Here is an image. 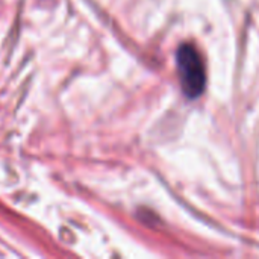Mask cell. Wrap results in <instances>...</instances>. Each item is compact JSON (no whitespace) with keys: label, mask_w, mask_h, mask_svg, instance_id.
<instances>
[{"label":"cell","mask_w":259,"mask_h":259,"mask_svg":"<svg viewBox=\"0 0 259 259\" xmlns=\"http://www.w3.org/2000/svg\"><path fill=\"white\" fill-rule=\"evenodd\" d=\"M176 67L184 94L191 100L202 96L206 87V68L194 44L184 42L179 46L176 52Z\"/></svg>","instance_id":"cell-1"}]
</instances>
